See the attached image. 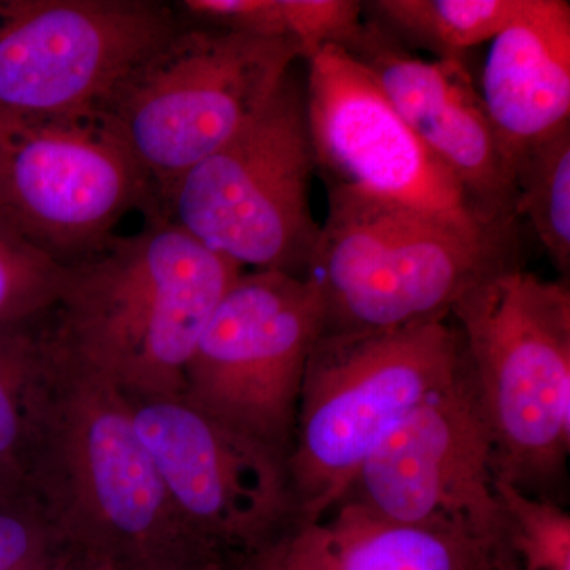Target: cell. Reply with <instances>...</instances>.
Returning a JSON list of instances; mask_svg holds the SVG:
<instances>
[{
  "label": "cell",
  "mask_w": 570,
  "mask_h": 570,
  "mask_svg": "<svg viewBox=\"0 0 570 570\" xmlns=\"http://www.w3.org/2000/svg\"><path fill=\"white\" fill-rule=\"evenodd\" d=\"M48 384L24 487L66 549L99 566L171 561L230 570L176 515L129 396L50 343Z\"/></svg>",
  "instance_id": "cell-1"
},
{
  "label": "cell",
  "mask_w": 570,
  "mask_h": 570,
  "mask_svg": "<svg viewBox=\"0 0 570 570\" xmlns=\"http://www.w3.org/2000/svg\"><path fill=\"white\" fill-rule=\"evenodd\" d=\"M145 219L137 234L66 265L45 333L126 395L183 396L195 344L245 269L164 214Z\"/></svg>",
  "instance_id": "cell-2"
},
{
  "label": "cell",
  "mask_w": 570,
  "mask_h": 570,
  "mask_svg": "<svg viewBox=\"0 0 570 570\" xmlns=\"http://www.w3.org/2000/svg\"><path fill=\"white\" fill-rule=\"evenodd\" d=\"M497 479L554 499L570 453V291L509 265L453 305Z\"/></svg>",
  "instance_id": "cell-3"
},
{
  "label": "cell",
  "mask_w": 570,
  "mask_h": 570,
  "mask_svg": "<svg viewBox=\"0 0 570 570\" xmlns=\"http://www.w3.org/2000/svg\"><path fill=\"white\" fill-rule=\"evenodd\" d=\"M466 366L449 318L389 332L322 333L307 360L287 459L298 523L347 497L379 442Z\"/></svg>",
  "instance_id": "cell-4"
},
{
  "label": "cell",
  "mask_w": 570,
  "mask_h": 570,
  "mask_svg": "<svg viewBox=\"0 0 570 570\" xmlns=\"http://www.w3.org/2000/svg\"><path fill=\"white\" fill-rule=\"evenodd\" d=\"M512 243L472 238L433 217L328 184V213L305 279L322 333L389 332L449 318L483 277L513 265Z\"/></svg>",
  "instance_id": "cell-5"
},
{
  "label": "cell",
  "mask_w": 570,
  "mask_h": 570,
  "mask_svg": "<svg viewBox=\"0 0 570 570\" xmlns=\"http://www.w3.org/2000/svg\"><path fill=\"white\" fill-rule=\"evenodd\" d=\"M298 59L288 39L181 24L116 86L97 118L160 202L268 104Z\"/></svg>",
  "instance_id": "cell-6"
},
{
  "label": "cell",
  "mask_w": 570,
  "mask_h": 570,
  "mask_svg": "<svg viewBox=\"0 0 570 570\" xmlns=\"http://www.w3.org/2000/svg\"><path fill=\"white\" fill-rule=\"evenodd\" d=\"M316 170L305 85L291 71L242 130L167 190L160 208L242 269L305 277L321 235L309 195Z\"/></svg>",
  "instance_id": "cell-7"
},
{
  "label": "cell",
  "mask_w": 570,
  "mask_h": 570,
  "mask_svg": "<svg viewBox=\"0 0 570 570\" xmlns=\"http://www.w3.org/2000/svg\"><path fill=\"white\" fill-rule=\"evenodd\" d=\"M324 324L311 281L243 272L195 344L184 400L288 459L307 360Z\"/></svg>",
  "instance_id": "cell-8"
},
{
  "label": "cell",
  "mask_w": 570,
  "mask_h": 570,
  "mask_svg": "<svg viewBox=\"0 0 570 570\" xmlns=\"http://www.w3.org/2000/svg\"><path fill=\"white\" fill-rule=\"evenodd\" d=\"M129 401L176 515L216 560L242 570L298 524L287 459L275 449L183 396Z\"/></svg>",
  "instance_id": "cell-9"
},
{
  "label": "cell",
  "mask_w": 570,
  "mask_h": 570,
  "mask_svg": "<svg viewBox=\"0 0 570 570\" xmlns=\"http://www.w3.org/2000/svg\"><path fill=\"white\" fill-rule=\"evenodd\" d=\"M179 26L157 0H0V126L97 115Z\"/></svg>",
  "instance_id": "cell-10"
},
{
  "label": "cell",
  "mask_w": 570,
  "mask_h": 570,
  "mask_svg": "<svg viewBox=\"0 0 570 570\" xmlns=\"http://www.w3.org/2000/svg\"><path fill=\"white\" fill-rule=\"evenodd\" d=\"M163 214L156 187L97 115L0 126V214L62 265Z\"/></svg>",
  "instance_id": "cell-11"
},
{
  "label": "cell",
  "mask_w": 570,
  "mask_h": 570,
  "mask_svg": "<svg viewBox=\"0 0 570 570\" xmlns=\"http://www.w3.org/2000/svg\"><path fill=\"white\" fill-rule=\"evenodd\" d=\"M306 112L317 170L433 217L472 238L512 243L513 227L485 216L397 115L354 55L330 47L307 61Z\"/></svg>",
  "instance_id": "cell-12"
},
{
  "label": "cell",
  "mask_w": 570,
  "mask_h": 570,
  "mask_svg": "<svg viewBox=\"0 0 570 570\" xmlns=\"http://www.w3.org/2000/svg\"><path fill=\"white\" fill-rule=\"evenodd\" d=\"M494 483L493 442L466 363L452 385L379 442L346 498L404 523L468 532L512 554Z\"/></svg>",
  "instance_id": "cell-13"
},
{
  "label": "cell",
  "mask_w": 570,
  "mask_h": 570,
  "mask_svg": "<svg viewBox=\"0 0 570 570\" xmlns=\"http://www.w3.org/2000/svg\"><path fill=\"white\" fill-rule=\"evenodd\" d=\"M354 55L428 151L494 224L513 227V164L472 86L464 62L423 61L400 47L379 22L363 26Z\"/></svg>",
  "instance_id": "cell-14"
},
{
  "label": "cell",
  "mask_w": 570,
  "mask_h": 570,
  "mask_svg": "<svg viewBox=\"0 0 570 570\" xmlns=\"http://www.w3.org/2000/svg\"><path fill=\"white\" fill-rule=\"evenodd\" d=\"M242 570H519L493 543L450 528L404 523L346 498L298 523Z\"/></svg>",
  "instance_id": "cell-15"
},
{
  "label": "cell",
  "mask_w": 570,
  "mask_h": 570,
  "mask_svg": "<svg viewBox=\"0 0 570 570\" xmlns=\"http://www.w3.org/2000/svg\"><path fill=\"white\" fill-rule=\"evenodd\" d=\"M482 102L510 159L570 121V3L527 0L490 41Z\"/></svg>",
  "instance_id": "cell-16"
},
{
  "label": "cell",
  "mask_w": 570,
  "mask_h": 570,
  "mask_svg": "<svg viewBox=\"0 0 570 570\" xmlns=\"http://www.w3.org/2000/svg\"><path fill=\"white\" fill-rule=\"evenodd\" d=\"M45 316L0 326V468L22 485L47 396Z\"/></svg>",
  "instance_id": "cell-17"
},
{
  "label": "cell",
  "mask_w": 570,
  "mask_h": 570,
  "mask_svg": "<svg viewBox=\"0 0 570 570\" xmlns=\"http://www.w3.org/2000/svg\"><path fill=\"white\" fill-rule=\"evenodd\" d=\"M527 0H377L379 24L433 52L464 62L472 48L491 41L523 10Z\"/></svg>",
  "instance_id": "cell-18"
},
{
  "label": "cell",
  "mask_w": 570,
  "mask_h": 570,
  "mask_svg": "<svg viewBox=\"0 0 570 570\" xmlns=\"http://www.w3.org/2000/svg\"><path fill=\"white\" fill-rule=\"evenodd\" d=\"M517 217L530 220L550 262L570 269V121L524 146L513 159Z\"/></svg>",
  "instance_id": "cell-19"
},
{
  "label": "cell",
  "mask_w": 570,
  "mask_h": 570,
  "mask_svg": "<svg viewBox=\"0 0 570 570\" xmlns=\"http://www.w3.org/2000/svg\"><path fill=\"white\" fill-rule=\"evenodd\" d=\"M66 273L0 214V326L36 321L55 306Z\"/></svg>",
  "instance_id": "cell-20"
},
{
  "label": "cell",
  "mask_w": 570,
  "mask_h": 570,
  "mask_svg": "<svg viewBox=\"0 0 570 570\" xmlns=\"http://www.w3.org/2000/svg\"><path fill=\"white\" fill-rule=\"evenodd\" d=\"M494 487L519 570H570V515L561 502L531 497L499 479Z\"/></svg>",
  "instance_id": "cell-21"
},
{
  "label": "cell",
  "mask_w": 570,
  "mask_h": 570,
  "mask_svg": "<svg viewBox=\"0 0 570 570\" xmlns=\"http://www.w3.org/2000/svg\"><path fill=\"white\" fill-rule=\"evenodd\" d=\"M281 6L285 32L306 62L325 48L351 50L365 26L356 0H281Z\"/></svg>",
  "instance_id": "cell-22"
},
{
  "label": "cell",
  "mask_w": 570,
  "mask_h": 570,
  "mask_svg": "<svg viewBox=\"0 0 570 570\" xmlns=\"http://www.w3.org/2000/svg\"><path fill=\"white\" fill-rule=\"evenodd\" d=\"M66 549L31 498L0 504V570H37Z\"/></svg>",
  "instance_id": "cell-23"
},
{
  "label": "cell",
  "mask_w": 570,
  "mask_h": 570,
  "mask_svg": "<svg viewBox=\"0 0 570 570\" xmlns=\"http://www.w3.org/2000/svg\"><path fill=\"white\" fill-rule=\"evenodd\" d=\"M179 6L198 26L288 39L281 0H184Z\"/></svg>",
  "instance_id": "cell-24"
},
{
  "label": "cell",
  "mask_w": 570,
  "mask_h": 570,
  "mask_svg": "<svg viewBox=\"0 0 570 570\" xmlns=\"http://www.w3.org/2000/svg\"><path fill=\"white\" fill-rule=\"evenodd\" d=\"M37 570H110L107 566H99L96 562L88 560L77 551L63 549L58 557L52 558L50 562L41 566Z\"/></svg>",
  "instance_id": "cell-25"
},
{
  "label": "cell",
  "mask_w": 570,
  "mask_h": 570,
  "mask_svg": "<svg viewBox=\"0 0 570 570\" xmlns=\"http://www.w3.org/2000/svg\"><path fill=\"white\" fill-rule=\"evenodd\" d=\"M31 498L17 475L11 474L7 469L0 468V504L7 502L20 501V499Z\"/></svg>",
  "instance_id": "cell-26"
},
{
  "label": "cell",
  "mask_w": 570,
  "mask_h": 570,
  "mask_svg": "<svg viewBox=\"0 0 570 570\" xmlns=\"http://www.w3.org/2000/svg\"><path fill=\"white\" fill-rule=\"evenodd\" d=\"M110 570H220L202 568V566L181 564L171 561H138L129 564L112 566Z\"/></svg>",
  "instance_id": "cell-27"
}]
</instances>
